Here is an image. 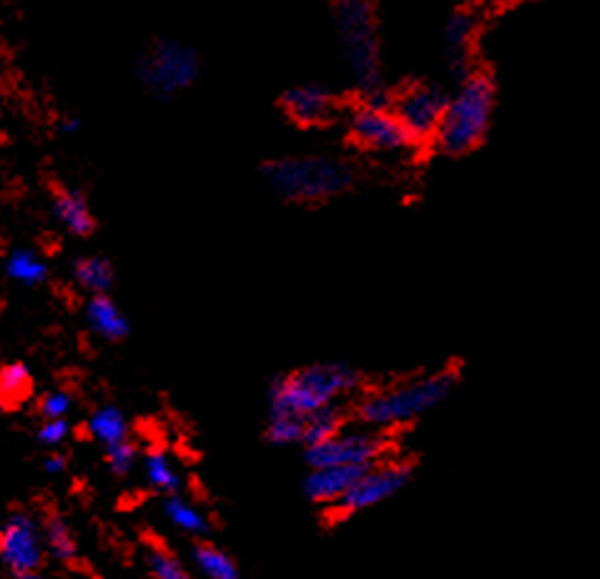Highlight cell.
<instances>
[{
    "instance_id": "obj_1",
    "label": "cell",
    "mask_w": 600,
    "mask_h": 579,
    "mask_svg": "<svg viewBox=\"0 0 600 579\" xmlns=\"http://www.w3.org/2000/svg\"><path fill=\"white\" fill-rule=\"evenodd\" d=\"M454 386H458V372L454 369L413 376V379L365 394L354 404L350 417L360 427L393 435L395 429L413 425V421L422 419L425 414L438 409L442 401H448Z\"/></svg>"
},
{
    "instance_id": "obj_2",
    "label": "cell",
    "mask_w": 600,
    "mask_h": 579,
    "mask_svg": "<svg viewBox=\"0 0 600 579\" xmlns=\"http://www.w3.org/2000/svg\"><path fill=\"white\" fill-rule=\"evenodd\" d=\"M497 98L495 76L488 68H472L462 76L444 106L432 146L442 156H465L483 146L493 126Z\"/></svg>"
},
{
    "instance_id": "obj_3",
    "label": "cell",
    "mask_w": 600,
    "mask_h": 579,
    "mask_svg": "<svg viewBox=\"0 0 600 579\" xmlns=\"http://www.w3.org/2000/svg\"><path fill=\"white\" fill-rule=\"evenodd\" d=\"M362 386V374L342 362L309 364L292 374L275 376L269 384V414L304 419L340 404Z\"/></svg>"
},
{
    "instance_id": "obj_4",
    "label": "cell",
    "mask_w": 600,
    "mask_h": 579,
    "mask_svg": "<svg viewBox=\"0 0 600 579\" xmlns=\"http://www.w3.org/2000/svg\"><path fill=\"white\" fill-rule=\"evenodd\" d=\"M264 181L287 201L317 204L340 196L354 183V169L347 161L330 156H289L264 163Z\"/></svg>"
},
{
    "instance_id": "obj_5",
    "label": "cell",
    "mask_w": 600,
    "mask_h": 579,
    "mask_svg": "<svg viewBox=\"0 0 600 579\" xmlns=\"http://www.w3.org/2000/svg\"><path fill=\"white\" fill-rule=\"evenodd\" d=\"M338 23L344 43V55H347L352 76L357 81V86L365 90V96L385 88L382 86L379 73V43L372 6L340 3Z\"/></svg>"
},
{
    "instance_id": "obj_6",
    "label": "cell",
    "mask_w": 600,
    "mask_h": 579,
    "mask_svg": "<svg viewBox=\"0 0 600 579\" xmlns=\"http://www.w3.org/2000/svg\"><path fill=\"white\" fill-rule=\"evenodd\" d=\"M393 435L367 429L360 425H347L338 437L322 441L317 447L304 449V462L309 469L322 467H372L382 459L393 457Z\"/></svg>"
},
{
    "instance_id": "obj_7",
    "label": "cell",
    "mask_w": 600,
    "mask_h": 579,
    "mask_svg": "<svg viewBox=\"0 0 600 579\" xmlns=\"http://www.w3.org/2000/svg\"><path fill=\"white\" fill-rule=\"evenodd\" d=\"M202 76V58L186 43L159 41L139 61V78L153 96L174 98Z\"/></svg>"
},
{
    "instance_id": "obj_8",
    "label": "cell",
    "mask_w": 600,
    "mask_h": 579,
    "mask_svg": "<svg viewBox=\"0 0 600 579\" xmlns=\"http://www.w3.org/2000/svg\"><path fill=\"white\" fill-rule=\"evenodd\" d=\"M415 476V462L403 457H387L382 462L367 467L354 482L352 490L330 510L334 517H352V514L367 512L377 504L393 500Z\"/></svg>"
},
{
    "instance_id": "obj_9",
    "label": "cell",
    "mask_w": 600,
    "mask_h": 579,
    "mask_svg": "<svg viewBox=\"0 0 600 579\" xmlns=\"http://www.w3.org/2000/svg\"><path fill=\"white\" fill-rule=\"evenodd\" d=\"M448 98L450 90H444L438 83L417 81L407 83L403 90L393 94V106H389V110L403 124L413 146L432 143L442 121L444 106H448Z\"/></svg>"
},
{
    "instance_id": "obj_10",
    "label": "cell",
    "mask_w": 600,
    "mask_h": 579,
    "mask_svg": "<svg viewBox=\"0 0 600 579\" xmlns=\"http://www.w3.org/2000/svg\"><path fill=\"white\" fill-rule=\"evenodd\" d=\"M0 562L8 567V572H41L45 562L43 527L41 519H35L31 512H13L0 524Z\"/></svg>"
},
{
    "instance_id": "obj_11",
    "label": "cell",
    "mask_w": 600,
    "mask_h": 579,
    "mask_svg": "<svg viewBox=\"0 0 600 579\" xmlns=\"http://www.w3.org/2000/svg\"><path fill=\"white\" fill-rule=\"evenodd\" d=\"M347 131L362 149L377 153H399L413 146L403 124L389 108L357 104L347 114Z\"/></svg>"
},
{
    "instance_id": "obj_12",
    "label": "cell",
    "mask_w": 600,
    "mask_h": 579,
    "mask_svg": "<svg viewBox=\"0 0 600 579\" xmlns=\"http://www.w3.org/2000/svg\"><path fill=\"white\" fill-rule=\"evenodd\" d=\"M281 108L302 128H317L338 114V100L320 83H304V86L289 88L281 96Z\"/></svg>"
},
{
    "instance_id": "obj_13",
    "label": "cell",
    "mask_w": 600,
    "mask_h": 579,
    "mask_svg": "<svg viewBox=\"0 0 600 579\" xmlns=\"http://www.w3.org/2000/svg\"><path fill=\"white\" fill-rule=\"evenodd\" d=\"M367 469V467H365ZM362 467H322V469H309L304 476V496L317 507L332 510L344 494H347L354 482L360 480V474L365 472Z\"/></svg>"
},
{
    "instance_id": "obj_14",
    "label": "cell",
    "mask_w": 600,
    "mask_h": 579,
    "mask_svg": "<svg viewBox=\"0 0 600 579\" xmlns=\"http://www.w3.org/2000/svg\"><path fill=\"white\" fill-rule=\"evenodd\" d=\"M51 214L63 232L86 238L96 232L94 211L88 206V199L84 191L78 189H56L51 199Z\"/></svg>"
},
{
    "instance_id": "obj_15",
    "label": "cell",
    "mask_w": 600,
    "mask_h": 579,
    "mask_svg": "<svg viewBox=\"0 0 600 579\" xmlns=\"http://www.w3.org/2000/svg\"><path fill=\"white\" fill-rule=\"evenodd\" d=\"M84 314L88 329L94 331L98 339H104V342L118 344L131 334L129 317L124 314L121 307H118L108 293H104V297H88Z\"/></svg>"
},
{
    "instance_id": "obj_16",
    "label": "cell",
    "mask_w": 600,
    "mask_h": 579,
    "mask_svg": "<svg viewBox=\"0 0 600 579\" xmlns=\"http://www.w3.org/2000/svg\"><path fill=\"white\" fill-rule=\"evenodd\" d=\"M478 21L470 11H454L450 15L448 25H444V51H448V61L454 76H468L470 73V53L472 41H475Z\"/></svg>"
},
{
    "instance_id": "obj_17",
    "label": "cell",
    "mask_w": 600,
    "mask_h": 579,
    "mask_svg": "<svg viewBox=\"0 0 600 579\" xmlns=\"http://www.w3.org/2000/svg\"><path fill=\"white\" fill-rule=\"evenodd\" d=\"M161 512H163V517L174 524L179 532H184V535L194 537L196 542L206 539L214 529V524H212V519H208V514L202 507H199V504L186 500L184 494L163 496Z\"/></svg>"
},
{
    "instance_id": "obj_18",
    "label": "cell",
    "mask_w": 600,
    "mask_h": 579,
    "mask_svg": "<svg viewBox=\"0 0 600 579\" xmlns=\"http://www.w3.org/2000/svg\"><path fill=\"white\" fill-rule=\"evenodd\" d=\"M71 276H74L76 287L84 289L88 297H104L114 289L116 283V271L114 264L106 259V256L90 254V256H81V259L74 261L71 266Z\"/></svg>"
},
{
    "instance_id": "obj_19",
    "label": "cell",
    "mask_w": 600,
    "mask_h": 579,
    "mask_svg": "<svg viewBox=\"0 0 600 579\" xmlns=\"http://www.w3.org/2000/svg\"><path fill=\"white\" fill-rule=\"evenodd\" d=\"M191 565L204 579H244L242 569L229 551L216 547L214 542L199 539L191 547Z\"/></svg>"
},
{
    "instance_id": "obj_20",
    "label": "cell",
    "mask_w": 600,
    "mask_h": 579,
    "mask_svg": "<svg viewBox=\"0 0 600 579\" xmlns=\"http://www.w3.org/2000/svg\"><path fill=\"white\" fill-rule=\"evenodd\" d=\"M86 431L88 437L98 441L104 449L131 439L129 419H126V414L118 407H114V404H106V407H98L96 411H90V417L86 421Z\"/></svg>"
},
{
    "instance_id": "obj_21",
    "label": "cell",
    "mask_w": 600,
    "mask_h": 579,
    "mask_svg": "<svg viewBox=\"0 0 600 579\" xmlns=\"http://www.w3.org/2000/svg\"><path fill=\"white\" fill-rule=\"evenodd\" d=\"M143 474H147L151 490H157L163 496L181 494V490H184V480H181L174 459L161 447H151L143 454Z\"/></svg>"
},
{
    "instance_id": "obj_22",
    "label": "cell",
    "mask_w": 600,
    "mask_h": 579,
    "mask_svg": "<svg viewBox=\"0 0 600 579\" xmlns=\"http://www.w3.org/2000/svg\"><path fill=\"white\" fill-rule=\"evenodd\" d=\"M350 411L342 407V404H332V407H324L320 411L309 414L304 417V429H302V447H317L322 441L338 437L340 431L350 425Z\"/></svg>"
},
{
    "instance_id": "obj_23",
    "label": "cell",
    "mask_w": 600,
    "mask_h": 579,
    "mask_svg": "<svg viewBox=\"0 0 600 579\" xmlns=\"http://www.w3.org/2000/svg\"><path fill=\"white\" fill-rule=\"evenodd\" d=\"M43 527V545H45V557H53L61 565H74L78 562V542L71 532L68 522L61 517V514H49L41 522Z\"/></svg>"
},
{
    "instance_id": "obj_24",
    "label": "cell",
    "mask_w": 600,
    "mask_h": 579,
    "mask_svg": "<svg viewBox=\"0 0 600 579\" xmlns=\"http://www.w3.org/2000/svg\"><path fill=\"white\" fill-rule=\"evenodd\" d=\"M3 271L8 279L21 283V287H39V283L49 279V264H45L43 256L35 254L33 248L21 246L6 256Z\"/></svg>"
},
{
    "instance_id": "obj_25",
    "label": "cell",
    "mask_w": 600,
    "mask_h": 579,
    "mask_svg": "<svg viewBox=\"0 0 600 579\" xmlns=\"http://www.w3.org/2000/svg\"><path fill=\"white\" fill-rule=\"evenodd\" d=\"M31 389L33 376L23 362L0 366V404H3V407H15V404L29 399Z\"/></svg>"
},
{
    "instance_id": "obj_26",
    "label": "cell",
    "mask_w": 600,
    "mask_h": 579,
    "mask_svg": "<svg viewBox=\"0 0 600 579\" xmlns=\"http://www.w3.org/2000/svg\"><path fill=\"white\" fill-rule=\"evenodd\" d=\"M147 567L153 579H191L184 562L163 545H151L147 549Z\"/></svg>"
},
{
    "instance_id": "obj_27",
    "label": "cell",
    "mask_w": 600,
    "mask_h": 579,
    "mask_svg": "<svg viewBox=\"0 0 600 579\" xmlns=\"http://www.w3.org/2000/svg\"><path fill=\"white\" fill-rule=\"evenodd\" d=\"M304 419L287 417V414H269L267 419V439L275 447H292L302 444Z\"/></svg>"
},
{
    "instance_id": "obj_28",
    "label": "cell",
    "mask_w": 600,
    "mask_h": 579,
    "mask_svg": "<svg viewBox=\"0 0 600 579\" xmlns=\"http://www.w3.org/2000/svg\"><path fill=\"white\" fill-rule=\"evenodd\" d=\"M104 454L108 469H111L116 476H129L136 469V462H139V447H136L131 439L121 441V444L106 447Z\"/></svg>"
},
{
    "instance_id": "obj_29",
    "label": "cell",
    "mask_w": 600,
    "mask_h": 579,
    "mask_svg": "<svg viewBox=\"0 0 600 579\" xmlns=\"http://www.w3.org/2000/svg\"><path fill=\"white\" fill-rule=\"evenodd\" d=\"M76 407V397L68 389L45 392L39 401V414L43 419H68Z\"/></svg>"
},
{
    "instance_id": "obj_30",
    "label": "cell",
    "mask_w": 600,
    "mask_h": 579,
    "mask_svg": "<svg viewBox=\"0 0 600 579\" xmlns=\"http://www.w3.org/2000/svg\"><path fill=\"white\" fill-rule=\"evenodd\" d=\"M71 421L68 419H43V425L39 429V441L45 447L56 449L63 441L71 437Z\"/></svg>"
},
{
    "instance_id": "obj_31",
    "label": "cell",
    "mask_w": 600,
    "mask_h": 579,
    "mask_svg": "<svg viewBox=\"0 0 600 579\" xmlns=\"http://www.w3.org/2000/svg\"><path fill=\"white\" fill-rule=\"evenodd\" d=\"M66 467H68V459H66V454H61V452H51L49 457L43 459V472L51 474V476L63 474L66 472Z\"/></svg>"
},
{
    "instance_id": "obj_32",
    "label": "cell",
    "mask_w": 600,
    "mask_h": 579,
    "mask_svg": "<svg viewBox=\"0 0 600 579\" xmlns=\"http://www.w3.org/2000/svg\"><path fill=\"white\" fill-rule=\"evenodd\" d=\"M81 126H84V121H81L78 116H68V118H63V121L58 124V131L61 133H78Z\"/></svg>"
},
{
    "instance_id": "obj_33",
    "label": "cell",
    "mask_w": 600,
    "mask_h": 579,
    "mask_svg": "<svg viewBox=\"0 0 600 579\" xmlns=\"http://www.w3.org/2000/svg\"><path fill=\"white\" fill-rule=\"evenodd\" d=\"M15 579H45L41 572H23V575H15Z\"/></svg>"
}]
</instances>
